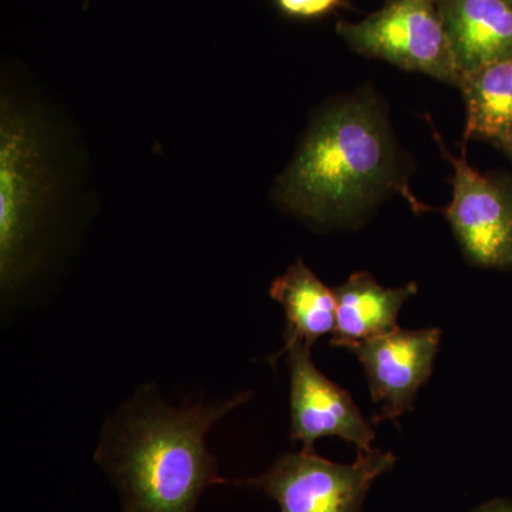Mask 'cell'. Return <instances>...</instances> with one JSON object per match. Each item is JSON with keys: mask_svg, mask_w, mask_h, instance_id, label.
I'll return each instance as SVG.
<instances>
[{"mask_svg": "<svg viewBox=\"0 0 512 512\" xmlns=\"http://www.w3.org/2000/svg\"><path fill=\"white\" fill-rule=\"evenodd\" d=\"M474 512H512V503L503 500L491 501V503L481 505Z\"/></svg>", "mask_w": 512, "mask_h": 512, "instance_id": "14", "label": "cell"}, {"mask_svg": "<svg viewBox=\"0 0 512 512\" xmlns=\"http://www.w3.org/2000/svg\"><path fill=\"white\" fill-rule=\"evenodd\" d=\"M276 9L286 19L312 22L348 8V0H274Z\"/></svg>", "mask_w": 512, "mask_h": 512, "instance_id": "13", "label": "cell"}, {"mask_svg": "<svg viewBox=\"0 0 512 512\" xmlns=\"http://www.w3.org/2000/svg\"><path fill=\"white\" fill-rule=\"evenodd\" d=\"M269 295L285 311L284 348L301 343L312 349L322 336L335 332V292L301 259L272 282Z\"/></svg>", "mask_w": 512, "mask_h": 512, "instance_id": "11", "label": "cell"}, {"mask_svg": "<svg viewBox=\"0 0 512 512\" xmlns=\"http://www.w3.org/2000/svg\"><path fill=\"white\" fill-rule=\"evenodd\" d=\"M336 32L357 55L457 86L456 60L437 0H386L359 22H339Z\"/></svg>", "mask_w": 512, "mask_h": 512, "instance_id": "4", "label": "cell"}, {"mask_svg": "<svg viewBox=\"0 0 512 512\" xmlns=\"http://www.w3.org/2000/svg\"><path fill=\"white\" fill-rule=\"evenodd\" d=\"M457 87L466 101L464 138L503 147L512 133V59L460 74Z\"/></svg>", "mask_w": 512, "mask_h": 512, "instance_id": "12", "label": "cell"}, {"mask_svg": "<svg viewBox=\"0 0 512 512\" xmlns=\"http://www.w3.org/2000/svg\"><path fill=\"white\" fill-rule=\"evenodd\" d=\"M501 150L504 151L505 154H507L508 158L512 161V133L511 136L507 138V141L503 144V147H501Z\"/></svg>", "mask_w": 512, "mask_h": 512, "instance_id": "15", "label": "cell"}, {"mask_svg": "<svg viewBox=\"0 0 512 512\" xmlns=\"http://www.w3.org/2000/svg\"><path fill=\"white\" fill-rule=\"evenodd\" d=\"M288 352L291 373V437L312 451L322 437H339L359 451L372 450L375 431L360 413L352 396L333 383L312 362L311 349L292 343Z\"/></svg>", "mask_w": 512, "mask_h": 512, "instance_id": "7", "label": "cell"}, {"mask_svg": "<svg viewBox=\"0 0 512 512\" xmlns=\"http://www.w3.org/2000/svg\"><path fill=\"white\" fill-rule=\"evenodd\" d=\"M396 461L379 448L359 451L352 464L332 463L313 450H302L279 457L262 476L228 484L264 491L281 512H362L373 483Z\"/></svg>", "mask_w": 512, "mask_h": 512, "instance_id": "5", "label": "cell"}, {"mask_svg": "<svg viewBox=\"0 0 512 512\" xmlns=\"http://www.w3.org/2000/svg\"><path fill=\"white\" fill-rule=\"evenodd\" d=\"M333 292L336 328L330 345L346 348L352 343L379 338L399 329L400 309L419 292V285L410 282L402 288H383L367 272H355Z\"/></svg>", "mask_w": 512, "mask_h": 512, "instance_id": "10", "label": "cell"}, {"mask_svg": "<svg viewBox=\"0 0 512 512\" xmlns=\"http://www.w3.org/2000/svg\"><path fill=\"white\" fill-rule=\"evenodd\" d=\"M458 74L512 59V0H437Z\"/></svg>", "mask_w": 512, "mask_h": 512, "instance_id": "9", "label": "cell"}, {"mask_svg": "<svg viewBox=\"0 0 512 512\" xmlns=\"http://www.w3.org/2000/svg\"><path fill=\"white\" fill-rule=\"evenodd\" d=\"M440 340V329H396L346 346L365 367L373 402L380 404L373 423L397 420L413 409L420 387L433 373Z\"/></svg>", "mask_w": 512, "mask_h": 512, "instance_id": "8", "label": "cell"}, {"mask_svg": "<svg viewBox=\"0 0 512 512\" xmlns=\"http://www.w3.org/2000/svg\"><path fill=\"white\" fill-rule=\"evenodd\" d=\"M437 147L453 167V198L444 210L467 261L478 268L512 269V180L483 174L456 157L427 117Z\"/></svg>", "mask_w": 512, "mask_h": 512, "instance_id": "6", "label": "cell"}, {"mask_svg": "<svg viewBox=\"0 0 512 512\" xmlns=\"http://www.w3.org/2000/svg\"><path fill=\"white\" fill-rule=\"evenodd\" d=\"M247 400L241 394L217 406H151L128 413L96 453L97 463L119 487L123 512H195L208 487L228 484L205 437Z\"/></svg>", "mask_w": 512, "mask_h": 512, "instance_id": "2", "label": "cell"}, {"mask_svg": "<svg viewBox=\"0 0 512 512\" xmlns=\"http://www.w3.org/2000/svg\"><path fill=\"white\" fill-rule=\"evenodd\" d=\"M410 171L383 101L365 87L313 114L276 180L274 198L285 211L322 229L357 227L396 194L416 214L430 211L410 190Z\"/></svg>", "mask_w": 512, "mask_h": 512, "instance_id": "1", "label": "cell"}, {"mask_svg": "<svg viewBox=\"0 0 512 512\" xmlns=\"http://www.w3.org/2000/svg\"><path fill=\"white\" fill-rule=\"evenodd\" d=\"M55 143L42 116L3 92L0 109V275L6 291L28 275L37 234L62 195Z\"/></svg>", "mask_w": 512, "mask_h": 512, "instance_id": "3", "label": "cell"}]
</instances>
